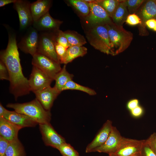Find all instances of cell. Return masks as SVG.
Wrapping results in <instances>:
<instances>
[{
    "label": "cell",
    "mask_w": 156,
    "mask_h": 156,
    "mask_svg": "<svg viewBox=\"0 0 156 156\" xmlns=\"http://www.w3.org/2000/svg\"><path fill=\"white\" fill-rule=\"evenodd\" d=\"M16 36L8 34V41L6 49L0 51V60L8 70L10 82V91L16 99L28 94L31 91L28 80L24 75L20 63Z\"/></svg>",
    "instance_id": "1"
},
{
    "label": "cell",
    "mask_w": 156,
    "mask_h": 156,
    "mask_svg": "<svg viewBox=\"0 0 156 156\" xmlns=\"http://www.w3.org/2000/svg\"><path fill=\"white\" fill-rule=\"evenodd\" d=\"M6 106L28 116L39 124L50 123L51 120L50 111L46 110L36 98L28 102L8 103Z\"/></svg>",
    "instance_id": "2"
},
{
    "label": "cell",
    "mask_w": 156,
    "mask_h": 156,
    "mask_svg": "<svg viewBox=\"0 0 156 156\" xmlns=\"http://www.w3.org/2000/svg\"><path fill=\"white\" fill-rule=\"evenodd\" d=\"M106 25L113 55L122 52L130 45L133 39V34L112 21Z\"/></svg>",
    "instance_id": "3"
},
{
    "label": "cell",
    "mask_w": 156,
    "mask_h": 156,
    "mask_svg": "<svg viewBox=\"0 0 156 156\" xmlns=\"http://www.w3.org/2000/svg\"><path fill=\"white\" fill-rule=\"evenodd\" d=\"M86 37L90 44L95 49L114 55L106 24L92 27L87 32Z\"/></svg>",
    "instance_id": "4"
},
{
    "label": "cell",
    "mask_w": 156,
    "mask_h": 156,
    "mask_svg": "<svg viewBox=\"0 0 156 156\" xmlns=\"http://www.w3.org/2000/svg\"><path fill=\"white\" fill-rule=\"evenodd\" d=\"M32 57L33 65L41 70L54 80L56 75L62 68L60 64L38 52Z\"/></svg>",
    "instance_id": "5"
},
{
    "label": "cell",
    "mask_w": 156,
    "mask_h": 156,
    "mask_svg": "<svg viewBox=\"0 0 156 156\" xmlns=\"http://www.w3.org/2000/svg\"><path fill=\"white\" fill-rule=\"evenodd\" d=\"M55 42L54 33L41 32L39 34L37 52L43 54L60 63L55 51Z\"/></svg>",
    "instance_id": "6"
},
{
    "label": "cell",
    "mask_w": 156,
    "mask_h": 156,
    "mask_svg": "<svg viewBox=\"0 0 156 156\" xmlns=\"http://www.w3.org/2000/svg\"><path fill=\"white\" fill-rule=\"evenodd\" d=\"M53 80L41 70L33 66L28 79L30 91L34 92L50 86Z\"/></svg>",
    "instance_id": "7"
},
{
    "label": "cell",
    "mask_w": 156,
    "mask_h": 156,
    "mask_svg": "<svg viewBox=\"0 0 156 156\" xmlns=\"http://www.w3.org/2000/svg\"><path fill=\"white\" fill-rule=\"evenodd\" d=\"M39 129L45 144L57 149L66 142L64 138L59 134L50 123L39 124Z\"/></svg>",
    "instance_id": "8"
},
{
    "label": "cell",
    "mask_w": 156,
    "mask_h": 156,
    "mask_svg": "<svg viewBox=\"0 0 156 156\" xmlns=\"http://www.w3.org/2000/svg\"><path fill=\"white\" fill-rule=\"evenodd\" d=\"M90 12L86 19L88 23L92 27L98 25L106 24L112 21L104 9L96 1L89 3Z\"/></svg>",
    "instance_id": "9"
},
{
    "label": "cell",
    "mask_w": 156,
    "mask_h": 156,
    "mask_svg": "<svg viewBox=\"0 0 156 156\" xmlns=\"http://www.w3.org/2000/svg\"><path fill=\"white\" fill-rule=\"evenodd\" d=\"M39 34L35 28H31L22 38L18 44L20 50L33 56L37 52Z\"/></svg>",
    "instance_id": "10"
},
{
    "label": "cell",
    "mask_w": 156,
    "mask_h": 156,
    "mask_svg": "<svg viewBox=\"0 0 156 156\" xmlns=\"http://www.w3.org/2000/svg\"><path fill=\"white\" fill-rule=\"evenodd\" d=\"M30 2L27 0H17L13 3V8L17 11L19 19L20 29H26L34 22L30 9Z\"/></svg>",
    "instance_id": "11"
},
{
    "label": "cell",
    "mask_w": 156,
    "mask_h": 156,
    "mask_svg": "<svg viewBox=\"0 0 156 156\" xmlns=\"http://www.w3.org/2000/svg\"><path fill=\"white\" fill-rule=\"evenodd\" d=\"M137 15L142 21V24L139 27L140 35H147L146 22L150 19L156 20V0L146 1Z\"/></svg>",
    "instance_id": "12"
},
{
    "label": "cell",
    "mask_w": 156,
    "mask_h": 156,
    "mask_svg": "<svg viewBox=\"0 0 156 156\" xmlns=\"http://www.w3.org/2000/svg\"><path fill=\"white\" fill-rule=\"evenodd\" d=\"M116 127H112L110 133L106 141L101 146L95 149L93 152L115 153L118 149L123 138Z\"/></svg>",
    "instance_id": "13"
},
{
    "label": "cell",
    "mask_w": 156,
    "mask_h": 156,
    "mask_svg": "<svg viewBox=\"0 0 156 156\" xmlns=\"http://www.w3.org/2000/svg\"><path fill=\"white\" fill-rule=\"evenodd\" d=\"M62 22L53 18L49 12L37 21L34 22L33 24L38 31L54 33L59 30Z\"/></svg>",
    "instance_id": "14"
},
{
    "label": "cell",
    "mask_w": 156,
    "mask_h": 156,
    "mask_svg": "<svg viewBox=\"0 0 156 156\" xmlns=\"http://www.w3.org/2000/svg\"><path fill=\"white\" fill-rule=\"evenodd\" d=\"M112 127V121L107 120L93 140L87 146L85 150L86 152H93L95 149L104 144L109 137Z\"/></svg>",
    "instance_id": "15"
},
{
    "label": "cell",
    "mask_w": 156,
    "mask_h": 156,
    "mask_svg": "<svg viewBox=\"0 0 156 156\" xmlns=\"http://www.w3.org/2000/svg\"><path fill=\"white\" fill-rule=\"evenodd\" d=\"M34 93L43 108L50 111L54 101L61 92L54 87L50 86Z\"/></svg>",
    "instance_id": "16"
},
{
    "label": "cell",
    "mask_w": 156,
    "mask_h": 156,
    "mask_svg": "<svg viewBox=\"0 0 156 156\" xmlns=\"http://www.w3.org/2000/svg\"><path fill=\"white\" fill-rule=\"evenodd\" d=\"M144 140L123 137L118 149L115 154L117 156H130L140 152Z\"/></svg>",
    "instance_id": "17"
},
{
    "label": "cell",
    "mask_w": 156,
    "mask_h": 156,
    "mask_svg": "<svg viewBox=\"0 0 156 156\" xmlns=\"http://www.w3.org/2000/svg\"><path fill=\"white\" fill-rule=\"evenodd\" d=\"M3 118L21 128L34 127L38 124L28 116L15 111L8 110Z\"/></svg>",
    "instance_id": "18"
},
{
    "label": "cell",
    "mask_w": 156,
    "mask_h": 156,
    "mask_svg": "<svg viewBox=\"0 0 156 156\" xmlns=\"http://www.w3.org/2000/svg\"><path fill=\"white\" fill-rule=\"evenodd\" d=\"M22 129L3 117H0V136L9 141L18 138L19 131Z\"/></svg>",
    "instance_id": "19"
},
{
    "label": "cell",
    "mask_w": 156,
    "mask_h": 156,
    "mask_svg": "<svg viewBox=\"0 0 156 156\" xmlns=\"http://www.w3.org/2000/svg\"><path fill=\"white\" fill-rule=\"evenodd\" d=\"M51 2L50 0H38L31 3L30 9L34 22L49 12Z\"/></svg>",
    "instance_id": "20"
},
{
    "label": "cell",
    "mask_w": 156,
    "mask_h": 156,
    "mask_svg": "<svg viewBox=\"0 0 156 156\" xmlns=\"http://www.w3.org/2000/svg\"><path fill=\"white\" fill-rule=\"evenodd\" d=\"M129 14L125 0H120L112 19L116 25L122 26Z\"/></svg>",
    "instance_id": "21"
},
{
    "label": "cell",
    "mask_w": 156,
    "mask_h": 156,
    "mask_svg": "<svg viewBox=\"0 0 156 156\" xmlns=\"http://www.w3.org/2000/svg\"><path fill=\"white\" fill-rule=\"evenodd\" d=\"M73 75L67 70L66 64H64L60 71L56 75L54 80L55 84L54 87L61 92L66 83L73 80Z\"/></svg>",
    "instance_id": "22"
},
{
    "label": "cell",
    "mask_w": 156,
    "mask_h": 156,
    "mask_svg": "<svg viewBox=\"0 0 156 156\" xmlns=\"http://www.w3.org/2000/svg\"><path fill=\"white\" fill-rule=\"evenodd\" d=\"M87 48L83 46H73L69 47L67 49L63 64H67L77 57H83L87 53Z\"/></svg>",
    "instance_id": "23"
},
{
    "label": "cell",
    "mask_w": 156,
    "mask_h": 156,
    "mask_svg": "<svg viewBox=\"0 0 156 156\" xmlns=\"http://www.w3.org/2000/svg\"><path fill=\"white\" fill-rule=\"evenodd\" d=\"M5 155L6 156H26L24 147L18 138L10 141Z\"/></svg>",
    "instance_id": "24"
},
{
    "label": "cell",
    "mask_w": 156,
    "mask_h": 156,
    "mask_svg": "<svg viewBox=\"0 0 156 156\" xmlns=\"http://www.w3.org/2000/svg\"><path fill=\"white\" fill-rule=\"evenodd\" d=\"M63 34L67 39L69 46H82L86 43L83 36L77 32L72 31L63 32Z\"/></svg>",
    "instance_id": "25"
},
{
    "label": "cell",
    "mask_w": 156,
    "mask_h": 156,
    "mask_svg": "<svg viewBox=\"0 0 156 156\" xmlns=\"http://www.w3.org/2000/svg\"><path fill=\"white\" fill-rule=\"evenodd\" d=\"M96 1L104 9L112 19L120 0H99Z\"/></svg>",
    "instance_id": "26"
},
{
    "label": "cell",
    "mask_w": 156,
    "mask_h": 156,
    "mask_svg": "<svg viewBox=\"0 0 156 156\" xmlns=\"http://www.w3.org/2000/svg\"><path fill=\"white\" fill-rule=\"evenodd\" d=\"M67 1L82 15L86 17L89 14L90 11L89 3L84 0H69Z\"/></svg>",
    "instance_id": "27"
},
{
    "label": "cell",
    "mask_w": 156,
    "mask_h": 156,
    "mask_svg": "<svg viewBox=\"0 0 156 156\" xmlns=\"http://www.w3.org/2000/svg\"><path fill=\"white\" fill-rule=\"evenodd\" d=\"M75 90L83 92L90 95H94L96 93L95 91L89 88L83 86L74 82L73 80L69 81L62 89V91L66 90Z\"/></svg>",
    "instance_id": "28"
},
{
    "label": "cell",
    "mask_w": 156,
    "mask_h": 156,
    "mask_svg": "<svg viewBox=\"0 0 156 156\" xmlns=\"http://www.w3.org/2000/svg\"><path fill=\"white\" fill-rule=\"evenodd\" d=\"M57 149L62 156H80L71 145L66 142L62 144Z\"/></svg>",
    "instance_id": "29"
},
{
    "label": "cell",
    "mask_w": 156,
    "mask_h": 156,
    "mask_svg": "<svg viewBox=\"0 0 156 156\" xmlns=\"http://www.w3.org/2000/svg\"><path fill=\"white\" fill-rule=\"evenodd\" d=\"M145 1L144 0H125L129 14L135 13L141 5Z\"/></svg>",
    "instance_id": "30"
},
{
    "label": "cell",
    "mask_w": 156,
    "mask_h": 156,
    "mask_svg": "<svg viewBox=\"0 0 156 156\" xmlns=\"http://www.w3.org/2000/svg\"><path fill=\"white\" fill-rule=\"evenodd\" d=\"M54 33L56 42L66 49L70 47L68 40L63 34V31L59 29Z\"/></svg>",
    "instance_id": "31"
},
{
    "label": "cell",
    "mask_w": 156,
    "mask_h": 156,
    "mask_svg": "<svg viewBox=\"0 0 156 156\" xmlns=\"http://www.w3.org/2000/svg\"><path fill=\"white\" fill-rule=\"evenodd\" d=\"M55 49L60 64H63L66 54L67 49L57 43H55Z\"/></svg>",
    "instance_id": "32"
},
{
    "label": "cell",
    "mask_w": 156,
    "mask_h": 156,
    "mask_svg": "<svg viewBox=\"0 0 156 156\" xmlns=\"http://www.w3.org/2000/svg\"><path fill=\"white\" fill-rule=\"evenodd\" d=\"M140 153L141 156H156L146 140H144L143 142Z\"/></svg>",
    "instance_id": "33"
},
{
    "label": "cell",
    "mask_w": 156,
    "mask_h": 156,
    "mask_svg": "<svg viewBox=\"0 0 156 156\" xmlns=\"http://www.w3.org/2000/svg\"><path fill=\"white\" fill-rule=\"evenodd\" d=\"M126 23L130 25H140L142 21L139 17L135 13L129 14L126 19Z\"/></svg>",
    "instance_id": "34"
},
{
    "label": "cell",
    "mask_w": 156,
    "mask_h": 156,
    "mask_svg": "<svg viewBox=\"0 0 156 156\" xmlns=\"http://www.w3.org/2000/svg\"><path fill=\"white\" fill-rule=\"evenodd\" d=\"M0 79L1 80L9 81V76L7 68L5 64L0 61Z\"/></svg>",
    "instance_id": "35"
},
{
    "label": "cell",
    "mask_w": 156,
    "mask_h": 156,
    "mask_svg": "<svg viewBox=\"0 0 156 156\" xmlns=\"http://www.w3.org/2000/svg\"><path fill=\"white\" fill-rule=\"evenodd\" d=\"M9 142L0 136V156H6L5 153Z\"/></svg>",
    "instance_id": "36"
},
{
    "label": "cell",
    "mask_w": 156,
    "mask_h": 156,
    "mask_svg": "<svg viewBox=\"0 0 156 156\" xmlns=\"http://www.w3.org/2000/svg\"><path fill=\"white\" fill-rule=\"evenodd\" d=\"M146 141L156 155V133L152 134Z\"/></svg>",
    "instance_id": "37"
},
{
    "label": "cell",
    "mask_w": 156,
    "mask_h": 156,
    "mask_svg": "<svg viewBox=\"0 0 156 156\" xmlns=\"http://www.w3.org/2000/svg\"><path fill=\"white\" fill-rule=\"evenodd\" d=\"M139 101L136 99L130 100L127 103V107L130 111L139 105Z\"/></svg>",
    "instance_id": "38"
},
{
    "label": "cell",
    "mask_w": 156,
    "mask_h": 156,
    "mask_svg": "<svg viewBox=\"0 0 156 156\" xmlns=\"http://www.w3.org/2000/svg\"><path fill=\"white\" fill-rule=\"evenodd\" d=\"M131 114L135 117H138L141 116L144 113L143 108L140 105L130 111Z\"/></svg>",
    "instance_id": "39"
},
{
    "label": "cell",
    "mask_w": 156,
    "mask_h": 156,
    "mask_svg": "<svg viewBox=\"0 0 156 156\" xmlns=\"http://www.w3.org/2000/svg\"><path fill=\"white\" fill-rule=\"evenodd\" d=\"M156 23V20L152 19L147 20L146 22V25L150 29H153Z\"/></svg>",
    "instance_id": "40"
},
{
    "label": "cell",
    "mask_w": 156,
    "mask_h": 156,
    "mask_svg": "<svg viewBox=\"0 0 156 156\" xmlns=\"http://www.w3.org/2000/svg\"><path fill=\"white\" fill-rule=\"evenodd\" d=\"M17 0H0V7H2L11 3H14Z\"/></svg>",
    "instance_id": "41"
},
{
    "label": "cell",
    "mask_w": 156,
    "mask_h": 156,
    "mask_svg": "<svg viewBox=\"0 0 156 156\" xmlns=\"http://www.w3.org/2000/svg\"><path fill=\"white\" fill-rule=\"evenodd\" d=\"M8 110L4 107L2 104H0V117H3Z\"/></svg>",
    "instance_id": "42"
},
{
    "label": "cell",
    "mask_w": 156,
    "mask_h": 156,
    "mask_svg": "<svg viewBox=\"0 0 156 156\" xmlns=\"http://www.w3.org/2000/svg\"><path fill=\"white\" fill-rule=\"evenodd\" d=\"M130 156H141L140 152L136 153Z\"/></svg>",
    "instance_id": "43"
},
{
    "label": "cell",
    "mask_w": 156,
    "mask_h": 156,
    "mask_svg": "<svg viewBox=\"0 0 156 156\" xmlns=\"http://www.w3.org/2000/svg\"><path fill=\"white\" fill-rule=\"evenodd\" d=\"M108 155V156H117L115 153L110 154Z\"/></svg>",
    "instance_id": "44"
},
{
    "label": "cell",
    "mask_w": 156,
    "mask_h": 156,
    "mask_svg": "<svg viewBox=\"0 0 156 156\" xmlns=\"http://www.w3.org/2000/svg\"><path fill=\"white\" fill-rule=\"evenodd\" d=\"M153 30L155 31H156V25H155V28H154V29H153Z\"/></svg>",
    "instance_id": "45"
}]
</instances>
